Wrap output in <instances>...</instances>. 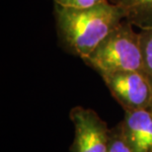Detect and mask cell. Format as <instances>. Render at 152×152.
Returning <instances> with one entry per match:
<instances>
[{"label": "cell", "mask_w": 152, "mask_h": 152, "mask_svg": "<svg viewBox=\"0 0 152 152\" xmlns=\"http://www.w3.org/2000/svg\"><path fill=\"white\" fill-rule=\"evenodd\" d=\"M124 13V20L139 30L152 28V0H109Z\"/></svg>", "instance_id": "cell-6"}, {"label": "cell", "mask_w": 152, "mask_h": 152, "mask_svg": "<svg viewBox=\"0 0 152 152\" xmlns=\"http://www.w3.org/2000/svg\"><path fill=\"white\" fill-rule=\"evenodd\" d=\"M118 124L132 152H152V112L148 109L124 112Z\"/></svg>", "instance_id": "cell-5"}, {"label": "cell", "mask_w": 152, "mask_h": 152, "mask_svg": "<svg viewBox=\"0 0 152 152\" xmlns=\"http://www.w3.org/2000/svg\"><path fill=\"white\" fill-rule=\"evenodd\" d=\"M54 4L65 6V7H76V8H85L91 7L98 3L108 1V0H53Z\"/></svg>", "instance_id": "cell-9"}, {"label": "cell", "mask_w": 152, "mask_h": 152, "mask_svg": "<svg viewBox=\"0 0 152 152\" xmlns=\"http://www.w3.org/2000/svg\"><path fill=\"white\" fill-rule=\"evenodd\" d=\"M69 118L74 126L70 152H107L111 129L95 111L77 106Z\"/></svg>", "instance_id": "cell-4"}, {"label": "cell", "mask_w": 152, "mask_h": 152, "mask_svg": "<svg viewBox=\"0 0 152 152\" xmlns=\"http://www.w3.org/2000/svg\"><path fill=\"white\" fill-rule=\"evenodd\" d=\"M138 35L144 71L152 74V28L140 30Z\"/></svg>", "instance_id": "cell-7"}, {"label": "cell", "mask_w": 152, "mask_h": 152, "mask_svg": "<svg viewBox=\"0 0 152 152\" xmlns=\"http://www.w3.org/2000/svg\"><path fill=\"white\" fill-rule=\"evenodd\" d=\"M124 20L83 61L101 75L118 71L143 70L139 35Z\"/></svg>", "instance_id": "cell-2"}, {"label": "cell", "mask_w": 152, "mask_h": 152, "mask_svg": "<svg viewBox=\"0 0 152 152\" xmlns=\"http://www.w3.org/2000/svg\"><path fill=\"white\" fill-rule=\"evenodd\" d=\"M54 18L61 45L84 59L123 22L124 13L108 0L85 8L54 4Z\"/></svg>", "instance_id": "cell-1"}, {"label": "cell", "mask_w": 152, "mask_h": 152, "mask_svg": "<svg viewBox=\"0 0 152 152\" xmlns=\"http://www.w3.org/2000/svg\"><path fill=\"white\" fill-rule=\"evenodd\" d=\"M107 152H132L124 138L120 124L111 129Z\"/></svg>", "instance_id": "cell-8"}, {"label": "cell", "mask_w": 152, "mask_h": 152, "mask_svg": "<svg viewBox=\"0 0 152 152\" xmlns=\"http://www.w3.org/2000/svg\"><path fill=\"white\" fill-rule=\"evenodd\" d=\"M148 77H149V80H150V84H151V89H152V74H148ZM148 110L150 112H152V96H151V101H150V105H149V108Z\"/></svg>", "instance_id": "cell-10"}, {"label": "cell", "mask_w": 152, "mask_h": 152, "mask_svg": "<svg viewBox=\"0 0 152 152\" xmlns=\"http://www.w3.org/2000/svg\"><path fill=\"white\" fill-rule=\"evenodd\" d=\"M102 78L112 96L124 112L149 108L152 89L149 77L145 71H118Z\"/></svg>", "instance_id": "cell-3"}]
</instances>
